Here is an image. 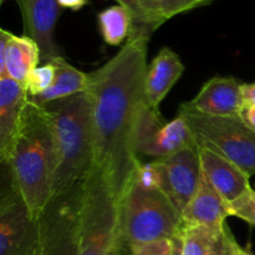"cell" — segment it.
Instances as JSON below:
<instances>
[{"label": "cell", "mask_w": 255, "mask_h": 255, "mask_svg": "<svg viewBox=\"0 0 255 255\" xmlns=\"http://www.w3.org/2000/svg\"><path fill=\"white\" fill-rule=\"evenodd\" d=\"M151 32H131L115 56L87 80L94 133V166L121 203L137 168L136 128L147 105L144 79Z\"/></svg>", "instance_id": "6da1fadb"}, {"label": "cell", "mask_w": 255, "mask_h": 255, "mask_svg": "<svg viewBox=\"0 0 255 255\" xmlns=\"http://www.w3.org/2000/svg\"><path fill=\"white\" fill-rule=\"evenodd\" d=\"M4 166L30 216L37 222L51 201L55 148L46 111L30 102L29 97L19 132Z\"/></svg>", "instance_id": "7a4b0ae2"}, {"label": "cell", "mask_w": 255, "mask_h": 255, "mask_svg": "<svg viewBox=\"0 0 255 255\" xmlns=\"http://www.w3.org/2000/svg\"><path fill=\"white\" fill-rule=\"evenodd\" d=\"M41 107L49 117L54 138L52 199L81 183L94 166L91 109L85 91Z\"/></svg>", "instance_id": "3957f363"}, {"label": "cell", "mask_w": 255, "mask_h": 255, "mask_svg": "<svg viewBox=\"0 0 255 255\" xmlns=\"http://www.w3.org/2000/svg\"><path fill=\"white\" fill-rule=\"evenodd\" d=\"M183 217L159 187L133 176L120 203V249L134 252L159 241H171L183 227Z\"/></svg>", "instance_id": "277c9868"}, {"label": "cell", "mask_w": 255, "mask_h": 255, "mask_svg": "<svg viewBox=\"0 0 255 255\" xmlns=\"http://www.w3.org/2000/svg\"><path fill=\"white\" fill-rule=\"evenodd\" d=\"M119 202L101 171L92 166L82 182L77 255H109L119 241Z\"/></svg>", "instance_id": "5b68a950"}, {"label": "cell", "mask_w": 255, "mask_h": 255, "mask_svg": "<svg viewBox=\"0 0 255 255\" xmlns=\"http://www.w3.org/2000/svg\"><path fill=\"white\" fill-rule=\"evenodd\" d=\"M194 143L233 162L249 177L255 174V132L242 117H214L179 107Z\"/></svg>", "instance_id": "8992f818"}, {"label": "cell", "mask_w": 255, "mask_h": 255, "mask_svg": "<svg viewBox=\"0 0 255 255\" xmlns=\"http://www.w3.org/2000/svg\"><path fill=\"white\" fill-rule=\"evenodd\" d=\"M82 182L70 191L54 197L37 221L39 255L79 253Z\"/></svg>", "instance_id": "52a82bcc"}, {"label": "cell", "mask_w": 255, "mask_h": 255, "mask_svg": "<svg viewBox=\"0 0 255 255\" xmlns=\"http://www.w3.org/2000/svg\"><path fill=\"white\" fill-rule=\"evenodd\" d=\"M7 177L0 198V255H39V223Z\"/></svg>", "instance_id": "ba28073f"}, {"label": "cell", "mask_w": 255, "mask_h": 255, "mask_svg": "<svg viewBox=\"0 0 255 255\" xmlns=\"http://www.w3.org/2000/svg\"><path fill=\"white\" fill-rule=\"evenodd\" d=\"M137 153L154 159L172 156L187 147L197 146L186 119L181 114L172 121H166L158 109L146 106L139 116L136 128Z\"/></svg>", "instance_id": "9c48e42d"}, {"label": "cell", "mask_w": 255, "mask_h": 255, "mask_svg": "<svg viewBox=\"0 0 255 255\" xmlns=\"http://www.w3.org/2000/svg\"><path fill=\"white\" fill-rule=\"evenodd\" d=\"M158 187L183 212L202 181L201 161L197 146L187 147L172 156L154 159Z\"/></svg>", "instance_id": "30bf717a"}, {"label": "cell", "mask_w": 255, "mask_h": 255, "mask_svg": "<svg viewBox=\"0 0 255 255\" xmlns=\"http://www.w3.org/2000/svg\"><path fill=\"white\" fill-rule=\"evenodd\" d=\"M21 12L24 35L39 45L41 64L64 57V51L55 39V29L61 15L57 0H16Z\"/></svg>", "instance_id": "8fae6325"}, {"label": "cell", "mask_w": 255, "mask_h": 255, "mask_svg": "<svg viewBox=\"0 0 255 255\" xmlns=\"http://www.w3.org/2000/svg\"><path fill=\"white\" fill-rule=\"evenodd\" d=\"M242 85L234 77H213L202 86L193 100L179 107L207 116L241 117L246 109Z\"/></svg>", "instance_id": "7c38bea8"}, {"label": "cell", "mask_w": 255, "mask_h": 255, "mask_svg": "<svg viewBox=\"0 0 255 255\" xmlns=\"http://www.w3.org/2000/svg\"><path fill=\"white\" fill-rule=\"evenodd\" d=\"M41 65L39 45L26 35H15L0 29V76L26 85L30 74Z\"/></svg>", "instance_id": "4fadbf2b"}, {"label": "cell", "mask_w": 255, "mask_h": 255, "mask_svg": "<svg viewBox=\"0 0 255 255\" xmlns=\"http://www.w3.org/2000/svg\"><path fill=\"white\" fill-rule=\"evenodd\" d=\"M26 105V87L6 75L0 76V161L2 164H6L9 159Z\"/></svg>", "instance_id": "5bb4252c"}, {"label": "cell", "mask_w": 255, "mask_h": 255, "mask_svg": "<svg viewBox=\"0 0 255 255\" xmlns=\"http://www.w3.org/2000/svg\"><path fill=\"white\" fill-rule=\"evenodd\" d=\"M198 148L202 174L209 184L232 203L252 188L251 177L221 154L207 148Z\"/></svg>", "instance_id": "9a60e30c"}, {"label": "cell", "mask_w": 255, "mask_h": 255, "mask_svg": "<svg viewBox=\"0 0 255 255\" xmlns=\"http://www.w3.org/2000/svg\"><path fill=\"white\" fill-rule=\"evenodd\" d=\"M184 224L203 226L214 231L223 232L226 219L231 216L229 203L207 182L202 174V181L196 194L182 212Z\"/></svg>", "instance_id": "2e32d148"}, {"label": "cell", "mask_w": 255, "mask_h": 255, "mask_svg": "<svg viewBox=\"0 0 255 255\" xmlns=\"http://www.w3.org/2000/svg\"><path fill=\"white\" fill-rule=\"evenodd\" d=\"M183 71L184 65L179 55L169 47H163L147 66L144 79L147 105L158 109Z\"/></svg>", "instance_id": "e0dca14e"}, {"label": "cell", "mask_w": 255, "mask_h": 255, "mask_svg": "<svg viewBox=\"0 0 255 255\" xmlns=\"http://www.w3.org/2000/svg\"><path fill=\"white\" fill-rule=\"evenodd\" d=\"M208 2L207 0H138V19L131 32H153L163 22Z\"/></svg>", "instance_id": "ac0fdd59"}, {"label": "cell", "mask_w": 255, "mask_h": 255, "mask_svg": "<svg viewBox=\"0 0 255 255\" xmlns=\"http://www.w3.org/2000/svg\"><path fill=\"white\" fill-rule=\"evenodd\" d=\"M56 69L55 81L50 89L36 96H29V101L37 106H44L52 101L66 99L74 95L81 94L86 90L89 74L80 71L70 62L65 60V57L52 60Z\"/></svg>", "instance_id": "d6986e66"}, {"label": "cell", "mask_w": 255, "mask_h": 255, "mask_svg": "<svg viewBox=\"0 0 255 255\" xmlns=\"http://www.w3.org/2000/svg\"><path fill=\"white\" fill-rule=\"evenodd\" d=\"M224 231L183 224L181 229L183 255H227Z\"/></svg>", "instance_id": "ffe728a7"}, {"label": "cell", "mask_w": 255, "mask_h": 255, "mask_svg": "<svg viewBox=\"0 0 255 255\" xmlns=\"http://www.w3.org/2000/svg\"><path fill=\"white\" fill-rule=\"evenodd\" d=\"M97 21L104 41L111 46H120L131 35L133 17L127 7L116 4L99 12Z\"/></svg>", "instance_id": "44dd1931"}, {"label": "cell", "mask_w": 255, "mask_h": 255, "mask_svg": "<svg viewBox=\"0 0 255 255\" xmlns=\"http://www.w3.org/2000/svg\"><path fill=\"white\" fill-rule=\"evenodd\" d=\"M55 75H56V69H55V64L52 61L39 65L30 74L26 85H25L27 95L36 96L50 89L55 81Z\"/></svg>", "instance_id": "7402d4cb"}, {"label": "cell", "mask_w": 255, "mask_h": 255, "mask_svg": "<svg viewBox=\"0 0 255 255\" xmlns=\"http://www.w3.org/2000/svg\"><path fill=\"white\" fill-rule=\"evenodd\" d=\"M232 217H238L242 221L255 226V189L251 188L248 192L229 203Z\"/></svg>", "instance_id": "603a6c76"}, {"label": "cell", "mask_w": 255, "mask_h": 255, "mask_svg": "<svg viewBox=\"0 0 255 255\" xmlns=\"http://www.w3.org/2000/svg\"><path fill=\"white\" fill-rule=\"evenodd\" d=\"M172 239L171 241H159L144 246L137 251L132 252L131 255H171Z\"/></svg>", "instance_id": "cb8c5ba5"}, {"label": "cell", "mask_w": 255, "mask_h": 255, "mask_svg": "<svg viewBox=\"0 0 255 255\" xmlns=\"http://www.w3.org/2000/svg\"><path fill=\"white\" fill-rule=\"evenodd\" d=\"M224 242H226L227 251H228L229 255H254L249 251H247L246 248H243V247L236 241V238H234V236L232 234V232L229 231L228 227H226V231H224Z\"/></svg>", "instance_id": "d4e9b609"}, {"label": "cell", "mask_w": 255, "mask_h": 255, "mask_svg": "<svg viewBox=\"0 0 255 255\" xmlns=\"http://www.w3.org/2000/svg\"><path fill=\"white\" fill-rule=\"evenodd\" d=\"M242 120L247 124L249 128L255 132V105H248L242 112Z\"/></svg>", "instance_id": "484cf974"}, {"label": "cell", "mask_w": 255, "mask_h": 255, "mask_svg": "<svg viewBox=\"0 0 255 255\" xmlns=\"http://www.w3.org/2000/svg\"><path fill=\"white\" fill-rule=\"evenodd\" d=\"M115 1H117V4L122 5V6L127 7L129 10V12L132 14V17H133L134 24L137 21V19H138V0H115Z\"/></svg>", "instance_id": "4316f807"}, {"label": "cell", "mask_w": 255, "mask_h": 255, "mask_svg": "<svg viewBox=\"0 0 255 255\" xmlns=\"http://www.w3.org/2000/svg\"><path fill=\"white\" fill-rule=\"evenodd\" d=\"M61 9H70L77 11L87 4V0H57Z\"/></svg>", "instance_id": "83f0119b"}, {"label": "cell", "mask_w": 255, "mask_h": 255, "mask_svg": "<svg viewBox=\"0 0 255 255\" xmlns=\"http://www.w3.org/2000/svg\"><path fill=\"white\" fill-rule=\"evenodd\" d=\"M242 90H243L246 106L255 105V82L254 84H243L242 85Z\"/></svg>", "instance_id": "f1b7e54d"}, {"label": "cell", "mask_w": 255, "mask_h": 255, "mask_svg": "<svg viewBox=\"0 0 255 255\" xmlns=\"http://www.w3.org/2000/svg\"><path fill=\"white\" fill-rule=\"evenodd\" d=\"M171 255H183V244H182L181 232L172 239V253Z\"/></svg>", "instance_id": "f546056e"}, {"label": "cell", "mask_w": 255, "mask_h": 255, "mask_svg": "<svg viewBox=\"0 0 255 255\" xmlns=\"http://www.w3.org/2000/svg\"><path fill=\"white\" fill-rule=\"evenodd\" d=\"M120 251H121V249H120V246H119V241H117V243L115 244L114 247H112L111 252H110L109 255H120Z\"/></svg>", "instance_id": "4dcf8cb0"}, {"label": "cell", "mask_w": 255, "mask_h": 255, "mask_svg": "<svg viewBox=\"0 0 255 255\" xmlns=\"http://www.w3.org/2000/svg\"><path fill=\"white\" fill-rule=\"evenodd\" d=\"M5 1H6V0H0V2H1V4H4Z\"/></svg>", "instance_id": "1f68e13d"}, {"label": "cell", "mask_w": 255, "mask_h": 255, "mask_svg": "<svg viewBox=\"0 0 255 255\" xmlns=\"http://www.w3.org/2000/svg\"><path fill=\"white\" fill-rule=\"evenodd\" d=\"M227 255H229V254H228V251H227Z\"/></svg>", "instance_id": "d6a6232c"}, {"label": "cell", "mask_w": 255, "mask_h": 255, "mask_svg": "<svg viewBox=\"0 0 255 255\" xmlns=\"http://www.w3.org/2000/svg\"><path fill=\"white\" fill-rule=\"evenodd\" d=\"M207 1H211V0H207Z\"/></svg>", "instance_id": "836d02e7"}]
</instances>
